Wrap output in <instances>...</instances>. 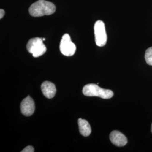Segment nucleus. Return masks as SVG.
<instances>
[{
  "instance_id": "obj_1",
  "label": "nucleus",
  "mask_w": 152,
  "mask_h": 152,
  "mask_svg": "<svg viewBox=\"0 0 152 152\" xmlns=\"http://www.w3.org/2000/svg\"><path fill=\"white\" fill-rule=\"evenodd\" d=\"M55 10L54 4L45 0H38L31 5L29 9L30 15L34 17L50 15L54 14Z\"/></svg>"
},
{
  "instance_id": "obj_2",
  "label": "nucleus",
  "mask_w": 152,
  "mask_h": 152,
  "mask_svg": "<svg viewBox=\"0 0 152 152\" xmlns=\"http://www.w3.org/2000/svg\"><path fill=\"white\" fill-rule=\"evenodd\" d=\"M83 94L87 96H98L104 99L112 98L114 93L110 90L103 89L98 85L90 83L85 86L82 90Z\"/></svg>"
},
{
  "instance_id": "obj_3",
  "label": "nucleus",
  "mask_w": 152,
  "mask_h": 152,
  "mask_svg": "<svg viewBox=\"0 0 152 152\" xmlns=\"http://www.w3.org/2000/svg\"><path fill=\"white\" fill-rule=\"evenodd\" d=\"M41 38L36 37L29 40L27 45L28 51L33 55L34 58L41 56L46 53L47 49L43 43Z\"/></svg>"
},
{
  "instance_id": "obj_4",
  "label": "nucleus",
  "mask_w": 152,
  "mask_h": 152,
  "mask_svg": "<svg viewBox=\"0 0 152 152\" xmlns=\"http://www.w3.org/2000/svg\"><path fill=\"white\" fill-rule=\"evenodd\" d=\"M95 39L96 45L102 47L107 42V35L105 31V27L104 22L102 20H98L94 25Z\"/></svg>"
},
{
  "instance_id": "obj_5",
  "label": "nucleus",
  "mask_w": 152,
  "mask_h": 152,
  "mask_svg": "<svg viewBox=\"0 0 152 152\" xmlns=\"http://www.w3.org/2000/svg\"><path fill=\"white\" fill-rule=\"evenodd\" d=\"M60 50L63 54L66 56H71L75 54L76 45L71 41L70 36L67 33L64 34L61 39Z\"/></svg>"
},
{
  "instance_id": "obj_6",
  "label": "nucleus",
  "mask_w": 152,
  "mask_h": 152,
  "mask_svg": "<svg viewBox=\"0 0 152 152\" xmlns=\"http://www.w3.org/2000/svg\"><path fill=\"white\" fill-rule=\"evenodd\" d=\"M20 109L22 114L25 116L32 115L35 110L34 102L29 96L23 99L20 104Z\"/></svg>"
},
{
  "instance_id": "obj_7",
  "label": "nucleus",
  "mask_w": 152,
  "mask_h": 152,
  "mask_svg": "<svg viewBox=\"0 0 152 152\" xmlns=\"http://www.w3.org/2000/svg\"><path fill=\"white\" fill-rule=\"evenodd\" d=\"M110 140L117 147H124L127 143V139L126 136L118 131H113L110 134Z\"/></svg>"
},
{
  "instance_id": "obj_8",
  "label": "nucleus",
  "mask_w": 152,
  "mask_h": 152,
  "mask_svg": "<svg viewBox=\"0 0 152 152\" xmlns=\"http://www.w3.org/2000/svg\"><path fill=\"white\" fill-rule=\"evenodd\" d=\"M41 90L44 96L48 99L54 97L56 89L54 84L51 82L45 81L41 85Z\"/></svg>"
},
{
  "instance_id": "obj_9",
  "label": "nucleus",
  "mask_w": 152,
  "mask_h": 152,
  "mask_svg": "<svg viewBox=\"0 0 152 152\" xmlns=\"http://www.w3.org/2000/svg\"><path fill=\"white\" fill-rule=\"evenodd\" d=\"M79 130L82 135L83 136H88L91 132V126L86 120L79 118L78 121Z\"/></svg>"
},
{
  "instance_id": "obj_10",
  "label": "nucleus",
  "mask_w": 152,
  "mask_h": 152,
  "mask_svg": "<svg viewBox=\"0 0 152 152\" xmlns=\"http://www.w3.org/2000/svg\"><path fill=\"white\" fill-rule=\"evenodd\" d=\"M145 59L148 65L152 66V47L147 49L145 54Z\"/></svg>"
},
{
  "instance_id": "obj_11",
  "label": "nucleus",
  "mask_w": 152,
  "mask_h": 152,
  "mask_svg": "<svg viewBox=\"0 0 152 152\" xmlns=\"http://www.w3.org/2000/svg\"><path fill=\"white\" fill-rule=\"evenodd\" d=\"M34 152V148L32 147V146H28V147L25 148L23 151H22V152Z\"/></svg>"
},
{
  "instance_id": "obj_12",
  "label": "nucleus",
  "mask_w": 152,
  "mask_h": 152,
  "mask_svg": "<svg viewBox=\"0 0 152 152\" xmlns=\"http://www.w3.org/2000/svg\"><path fill=\"white\" fill-rule=\"evenodd\" d=\"M5 15V11L3 9L0 10V19H2Z\"/></svg>"
},
{
  "instance_id": "obj_13",
  "label": "nucleus",
  "mask_w": 152,
  "mask_h": 152,
  "mask_svg": "<svg viewBox=\"0 0 152 152\" xmlns=\"http://www.w3.org/2000/svg\"><path fill=\"white\" fill-rule=\"evenodd\" d=\"M42 40H43V41H45V38H42Z\"/></svg>"
},
{
  "instance_id": "obj_14",
  "label": "nucleus",
  "mask_w": 152,
  "mask_h": 152,
  "mask_svg": "<svg viewBox=\"0 0 152 152\" xmlns=\"http://www.w3.org/2000/svg\"><path fill=\"white\" fill-rule=\"evenodd\" d=\"M151 132H152V125H151Z\"/></svg>"
}]
</instances>
